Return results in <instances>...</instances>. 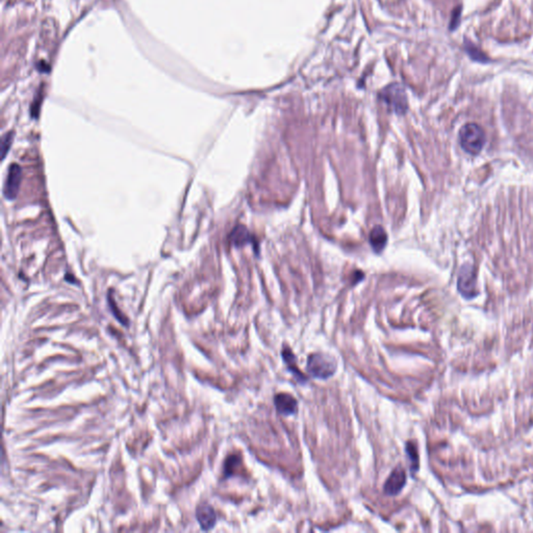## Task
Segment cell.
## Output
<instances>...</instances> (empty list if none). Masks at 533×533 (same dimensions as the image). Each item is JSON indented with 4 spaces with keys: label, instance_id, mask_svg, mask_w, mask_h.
I'll list each match as a JSON object with an SVG mask.
<instances>
[{
    "label": "cell",
    "instance_id": "6da1fadb",
    "mask_svg": "<svg viewBox=\"0 0 533 533\" xmlns=\"http://www.w3.org/2000/svg\"><path fill=\"white\" fill-rule=\"evenodd\" d=\"M486 142L485 132L476 123H466L459 130V144L461 148L471 155L479 154Z\"/></svg>",
    "mask_w": 533,
    "mask_h": 533
},
{
    "label": "cell",
    "instance_id": "7a4b0ae2",
    "mask_svg": "<svg viewBox=\"0 0 533 533\" xmlns=\"http://www.w3.org/2000/svg\"><path fill=\"white\" fill-rule=\"evenodd\" d=\"M335 358L326 353H313L307 359V372L317 379H328L337 372Z\"/></svg>",
    "mask_w": 533,
    "mask_h": 533
},
{
    "label": "cell",
    "instance_id": "3957f363",
    "mask_svg": "<svg viewBox=\"0 0 533 533\" xmlns=\"http://www.w3.org/2000/svg\"><path fill=\"white\" fill-rule=\"evenodd\" d=\"M457 290L464 299H473L478 296L477 272L471 263H464L460 266L457 277Z\"/></svg>",
    "mask_w": 533,
    "mask_h": 533
},
{
    "label": "cell",
    "instance_id": "277c9868",
    "mask_svg": "<svg viewBox=\"0 0 533 533\" xmlns=\"http://www.w3.org/2000/svg\"><path fill=\"white\" fill-rule=\"evenodd\" d=\"M397 114H404L407 109V98L404 88L394 83L387 86L379 96Z\"/></svg>",
    "mask_w": 533,
    "mask_h": 533
},
{
    "label": "cell",
    "instance_id": "5b68a950",
    "mask_svg": "<svg viewBox=\"0 0 533 533\" xmlns=\"http://www.w3.org/2000/svg\"><path fill=\"white\" fill-rule=\"evenodd\" d=\"M22 182V169L17 164H12L8 171V176L4 187V195L8 200L17 198Z\"/></svg>",
    "mask_w": 533,
    "mask_h": 533
},
{
    "label": "cell",
    "instance_id": "8992f818",
    "mask_svg": "<svg viewBox=\"0 0 533 533\" xmlns=\"http://www.w3.org/2000/svg\"><path fill=\"white\" fill-rule=\"evenodd\" d=\"M405 483H406L405 471L403 470V468H401V466H398V468L393 470L388 480L386 481L383 485V491L389 496H396L403 490Z\"/></svg>",
    "mask_w": 533,
    "mask_h": 533
},
{
    "label": "cell",
    "instance_id": "52a82bcc",
    "mask_svg": "<svg viewBox=\"0 0 533 533\" xmlns=\"http://www.w3.org/2000/svg\"><path fill=\"white\" fill-rule=\"evenodd\" d=\"M196 519L204 531H209L215 527L217 522V515L214 508L209 503H200L196 508Z\"/></svg>",
    "mask_w": 533,
    "mask_h": 533
},
{
    "label": "cell",
    "instance_id": "ba28073f",
    "mask_svg": "<svg viewBox=\"0 0 533 533\" xmlns=\"http://www.w3.org/2000/svg\"><path fill=\"white\" fill-rule=\"evenodd\" d=\"M274 404L279 414L283 417H290L297 412L298 402L297 400L290 394L280 393L274 397Z\"/></svg>",
    "mask_w": 533,
    "mask_h": 533
},
{
    "label": "cell",
    "instance_id": "9c48e42d",
    "mask_svg": "<svg viewBox=\"0 0 533 533\" xmlns=\"http://www.w3.org/2000/svg\"><path fill=\"white\" fill-rule=\"evenodd\" d=\"M282 358H283L284 363L287 366V370L294 375V377L297 379L298 382L303 384V383L308 381L307 377L305 375H303V373L298 369L297 362H296V357L294 355V353L292 352L290 347H284V349L282 351Z\"/></svg>",
    "mask_w": 533,
    "mask_h": 533
},
{
    "label": "cell",
    "instance_id": "30bf717a",
    "mask_svg": "<svg viewBox=\"0 0 533 533\" xmlns=\"http://www.w3.org/2000/svg\"><path fill=\"white\" fill-rule=\"evenodd\" d=\"M388 242V235L381 226H375L370 233V243L375 252H380L384 249Z\"/></svg>",
    "mask_w": 533,
    "mask_h": 533
},
{
    "label": "cell",
    "instance_id": "8fae6325",
    "mask_svg": "<svg viewBox=\"0 0 533 533\" xmlns=\"http://www.w3.org/2000/svg\"><path fill=\"white\" fill-rule=\"evenodd\" d=\"M229 241L235 247H241L245 244H248L252 241V236L247 230V228L243 225H239L233 228L229 235Z\"/></svg>",
    "mask_w": 533,
    "mask_h": 533
},
{
    "label": "cell",
    "instance_id": "7c38bea8",
    "mask_svg": "<svg viewBox=\"0 0 533 533\" xmlns=\"http://www.w3.org/2000/svg\"><path fill=\"white\" fill-rule=\"evenodd\" d=\"M463 47H464L465 52L469 54V56L473 61L478 62V63H482V64H485V63L490 62V58H488L477 46H475L471 41L465 39L464 40V44H463Z\"/></svg>",
    "mask_w": 533,
    "mask_h": 533
},
{
    "label": "cell",
    "instance_id": "4fadbf2b",
    "mask_svg": "<svg viewBox=\"0 0 533 533\" xmlns=\"http://www.w3.org/2000/svg\"><path fill=\"white\" fill-rule=\"evenodd\" d=\"M406 454L410 460V472L414 474L419 470V454L414 442L408 441L406 443Z\"/></svg>",
    "mask_w": 533,
    "mask_h": 533
},
{
    "label": "cell",
    "instance_id": "5bb4252c",
    "mask_svg": "<svg viewBox=\"0 0 533 533\" xmlns=\"http://www.w3.org/2000/svg\"><path fill=\"white\" fill-rule=\"evenodd\" d=\"M13 140H14V132H8L7 135H5L3 137V139H2V155H3V160L6 159L9 150L11 149Z\"/></svg>",
    "mask_w": 533,
    "mask_h": 533
},
{
    "label": "cell",
    "instance_id": "9a60e30c",
    "mask_svg": "<svg viewBox=\"0 0 533 533\" xmlns=\"http://www.w3.org/2000/svg\"><path fill=\"white\" fill-rule=\"evenodd\" d=\"M109 306H110V309H112L113 314L115 315V317L118 319V321H119L120 323H122L123 325H126V326H127V325H128V320L126 319V317H124V316L121 314V312H120V310L118 309V306H116V304L114 303L113 299L110 298V297H109Z\"/></svg>",
    "mask_w": 533,
    "mask_h": 533
},
{
    "label": "cell",
    "instance_id": "2e32d148",
    "mask_svg": "<svg viewBox=\"0 0 533 533\" xmlns=\"http://www.w3.org/2000/svg\"><path fill=\"white\" fill-rule=\"evenodd\" d=\"M240 462V458L235 455H232V456H229L226 460V463H225V474L227 476H230L232 474V470L234 469V466L238 465Z\"/></svg>",
    "mask_w": 533,
    "mask_h": 533
},
{
    "label": "cell",
    "instance_id": "e0dca14e",
    "mask_svg": "<svg viewBox=\"0 0 533 533\" xmlns=\"http://www.w3.org/2000/svg\"><path fill=\"white\" fill-rule=\"evenodd\" d=\"M460 15H461V8L460 7L455 8V10L452 13V19H451V22H450V29L451 31H454L458 26L459 21H460Z\"/></svg>",
    "mask_w": 533,
    "mask_h": 533
}]
</instances>
